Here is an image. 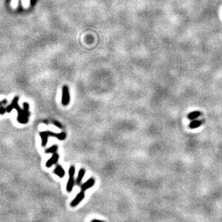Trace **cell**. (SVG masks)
<instances>
[{"instance_id":"cell-14","label":"cell","mask_w":222,"mask_h":222,"mask_svg":"<svg viewBox=\"0 0 222 222\" xmlns=\"http://www.w3.org/2000/svg\"><path fill=\"white\" fill-rule=\"evenodd\" d=\"M5 109L3 107H0V114H4L5 113Z\"/></svg>"},{"instance_id":"cell-9","label":"cell","mask_w":222,"mask_h":222,"mask_svg":"<svg viewBox=\"0 0 222 222\" xmlns=\"http://www.w3.org/2000/svg\"><path fill=\"white\" fill-rule=\"evenodd\" d=\"M203 121L202 120H193L189 124V128L190 129H197L203 124Z\"/></svg>"},{"instance_id":"cell-16","label":"cell","mask_w":222,"mask_h":222,"mask_svg":"<svg viewBox=\"0 0 222 222\" xmlns=\"http://www.w3.org/2000/svg\"><path fill=\"white\" fill-rule=\"evenodd\" d=\"M2 105V103H0V105Z\"/></svg>"},{"instance_id":"cell-4","label":"cell","mask_w":222,"mask_h":222,"mask_svg":"<svg viewBox=\"0 0 222 222\" xmlns=\"http://www.w3.org/2000/svg\"><path fill=\"white\" fill-rule=\"evenodd\" d=\"M63 93H62V100L61 103L64 105H67L70 101V95H69V88L66 85H64L63 87Z\"/></svg>"},{"instance_id":"cell-13","label":"cell","mask_w":222,"mask_h":222,"mask_svg":"<svg viewBox=\"0 0 222 222\" xmlns=\"http://www.w3.org/2000/svg\"><path fill=\"white\" fill-rule=\"evenodd\" d=\"M53 123H54L55 126H58V128H60V129H63V126H62V125L60 123V122H58V121H54V122H53Z\"/></svg>"},{"instance_id":"cell-15","label":"cell","mask_w":222,"mask_h":222,"mask_svg":"<svg viewBox=\"0 0 222 222\" xmlns=\"http://www.w3.org/2000/svg\"><path fill=\"white\" fill-rule=\"evenodd\" d=\"M91 222H104V221L102 220H99V219H93V220H92V221Z\"/></svg>"},{"instance_id":"cell-11","label":"cell","mask_w":222,"mask_h":222,"mask_svg":"<svg viewBox=\"0 0 222 222\" xmlns=\"http://www.w3.org/2000/svg\"><path fill=\"white\" fill-rule=\"evenodd\" d=\"M201 115H202V113L200 112V111H193V112L190 113L188 115V118L189 120L193 121V120H195L197 118H198V117H200Z\"/></svg>"},{"instance_id":"cell-3","label":"cell","mask_w":222,"mask_h":222,"mask_svg":"<svg viewBox=\"0 0 222 222\" xmlns=\"http://www.w3.org/2000/svg\"><path fill=\"white\" fill-rule=\"evenodd\" d=\"M74 174H75V167L74 166L72 165L69 167V180L67 182V185H66V191L70 193L74 186V183L76 181L74 180Z\"/></svg>"},{"instance_id":"cell-2","label":"cell","mask_w":222,"mask_h":222,"mask_svg":"<svg viewBox=\"0 0 222 222\" xmlns=\"http://www.w3.org/2000/svg\"><path fill=\"white\" fill-rule=\"evenodd\" d=\"M24 110H21L20 108H19L18 105H16L15 108H16L17 110V112H18V121L22 123H25L28 121V116H29L30 113L28 112V105L27 103H24Z\"/></svg>"},{"instance_id":"cell-5","label":"cell","mask_w":222,"mask_h":222,"mask_svg":"<svg viewBox=\"0 0 222 222\" xmlns=\"http://www.w3.org/2000/svg\"><path fill=\"white\" fill-rule=\"evenodd\" d=\"M84 197H85V195H84V191H82L80 192V193H78V194L76 195L75 198L73 200V201L71 202L70 203V205L72 207H76L77 206V205H79V204L80 203V202H81L82 201L83 199L84 198Z\"/></svg>"},{"instance_id":"cell-7","label":"cell","mask_w":222,"mask_h":222,"mask_svg":"<svg viewBox=\"0 0 222 222\" xmlns=\"http://www.w3.org/2000/svg\"><path fill=\"white\" fill-rule=\"evenodd\" d=\"M58 159H59V156H58V154H56V153L53 154L52 156H51V157L48 160L47 162H46V166L47 167H51L52 165L56 164L57 162H58Z\"/></svg>"},{"instance_id":"cell-12","label":"cell","mask_w":222,"mask_h":222,"mask_svg":"<svg viewBox=\"0 0 222 222\" xmlns=\"http://www.w3.org/2000/svg\"><path fill=\"white\" fill-rule=\"evenodd\" d=\"M57 150H58V146H57V145H53L51 146V147H49L48 149H46L45 152H46V154H49V153L54 154L56 152Z\"/></svg>"},{"instance_id":"cell-8","label":"cell","mask_w":222,"mask_h":222,"mask_svg":"<svg viewBox=\"0 0 222 222\" xmlns=\"http://www.w3.org/2000/svg\"><path fill=\"white\" fill-rule=\"evenodd\" d=\"M54 172L55 175H56L57 176L59 177V178H62L65 176V171L64 170V168L61 167V165H58L56 167V168L54 169Z\"/></svg>"},{"instance_id":"cell-1","label":"cell","mask_w":222,"mask_h":222,"mask_svg":"<svg viewBox=\"0 0 222 222\" xmlns=\"http://www.w3.org/2000/svg\"><path fill=\"white\" fill-rule=\"evenodd\" d=\"M40 135L42 139V146H46L48 141V137H56L58 140H61V141L64 140L66 137V133H65V132H62V133H55L51 131H44L40 132Z\"/></svg>"},{"instance_id":"cell-10","label":"cell","mask_w":222,"mask_h":222,"mask_svg":"<svg viewBox=\"0 0 222 222\" xmlns=\"http://www.w3.org/2000/svg\"><path fill=\"white\" fill-rule=\"evenodd\" d=\"M84 175H85V170L83 168L80 169L78 172V175H77V179H76V183H77V185H80V184L81 183L82 180H83V178L84 177Z\"/></svg>"},{"instance_id":"cell-6","label":"cell","mask_w":222,"mask_h":222,"mask_svg":"<svg viewBox=\"0 0 222 222\" xmlns=\"http://www.w3.org/2000/svg\"><path fill=\"white\" fill-rule=\"evenodd\" d=\"M95 179L93 178H90L88 180L86 181L84 184H82L81 186V190L82 191H86L88 189L91 188L92 186L95 185Z\"/></svg>"}]
</instances>
